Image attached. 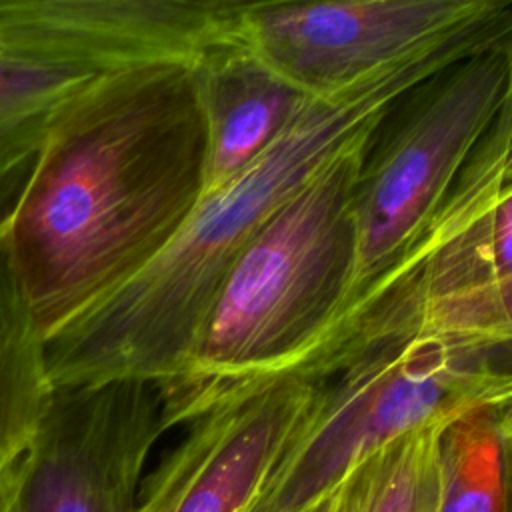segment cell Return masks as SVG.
Returning a JSON list of instances; mask_svg holds the SVG:
<instances>
[{"label": "cell", "mask_w": 512, "mask_h": 512, "mask_svg": "<svg viewBox=\"0 0 512 512\" xmlns=\"http://www.w3.org/2000/svg\"><path fill=\"white\" fill-rule=\"evenodd\" d=\"M192 62L110 72L46 126L4 238L50 338L134 276L202 196Z\"/></svg>", "instance_id": "1"}, {"label": "cell", "mask_w": 512, "mask_h": 512, "mask_svg": "<svg viewBox=\"0 0 512 512\" xmlns=\"http://www.w3.org/2000/svg\"><path fill=\"white\" fill-rule=\"evenodd\" d=\"M512 32V2L332 96L304 102L280 138L202 194L176 234L134 276L46 338L52 384L144 380L182 370L238 254L326 164L378 136L390 112L438 72Z\"/></svg>", "instance_id": "2"}, {"label": "cell", "mask_w": 512, "mask_h": 512, "mask_svg": "<svg viewBox=\"0 0 512 512\" xmlns=\"http://www.w3.org/2000/svg\"><path fill=\"white\" fill-rule=\"evenodd\" d=\"M374 144L326 164L238 254L182 370L158 388L166 430L286 374L334 320L354 268V196Z\"/></svg>", "instance_id": "3"}, {"label": "cell", "mask_w": 512, "mask_h": 512, "mask_svg": "<svg viewBox=\"0 0 512 512\" xmlns=\"http://www.w3.org/2000/svg\"><path fill=\"white\" fill-rule=\"evenodd\" d=\"M498 358L430 336L380 344L348 362L320 392L250 512H304L354 466L418 428L494 406Z\"/></svg>", "instance_id": "4"}, {"label": "cell", "mask_w": 512, "mask_h": 512, "mask_svg": "<svg viewBox=\"0 0 512 512\" xmlns=\"http://www.w3.org/2000/svg\"><path fill=\"white\" fill-rule=\"evenodd\" d=\"M420 90L364 162L354 196V268L334 318L412 246L498 120L512 96V32L438 72Z\"/></svg>", "instance_id": "5"}, {"label": "cell", "mask_w": 512, "mask_h": 512, "mask_svg": "<svg viewBox=\"0 0 512 512\" xmlns=\"http://www.w3.org/2000/svg\"><path fill=\"white\" fill-rule=\"evenodd\" d=\"M164 432L152 382L54 388L8 478L16 512H138L144 466Z\"/></svg>", "instance_id": "6"}, {"label": "cell", "mask_w": 512, "mask_h": 512, "mask_svg": "<svg viewBox=\"0 0 512 512\" xmlns=\"http://www.w3.org/2000/svg\"><path fill=\"white\" fill-rule=\"evenodd\" d=\"M512 0L240 2V38L304 96L366 76L500 12Z\"/></svg>", "instance_id": "7"}, {"label": "cell", "mask_w": 512, "mask_h": 512, "mask_svg": "<svg viewBox=\"0 0 512 512\" xmlns=\"http://www.w3.org/2000/svg\"><path fill=\"white\" fill-rule=\"evenodd\" d=\"M322 384L280 374L190 422L182 442L142 482L138 512H250Z\"/></svg>", "instance_id": "8"}, {"label": "cell", "mask_w": 512, "mask_h": 512, "mask_svg": "<svg viewBox=\"0 0 512 512\" xmlns=\"http://www.w3.org/2000/svg\"><path fill=\"white\" fill-rule=\"evenodd\" d=\"M230 0H0V42L92 74L194 62L234 38Z\"/></svg>", "instance_id": "9"}, {"label": "cell", "mask_w": 512, "mask_h": 512, "mask_svg": "<svg viewBox=\"0 0 512 512\" xmlns=\"http://www.w3.org/2000/svg\"><path fill=\"white\" fill-rule=\"evenodd\" d=\"M192 74L204 122L202 194H208L266 152L308 96L260 60L240 30L198 56Z\"/></svg>", "instance_id": "10"}, {"label": "cell", "mask_w": 512, "mask_h": 512, "mask_svg": "<svg viewBox=\"0 0 512 512\" xmlns=\"http://www.w3.org/2000/svg\"><path fill=\"white\" fill-rule=\"evenodd\" d=\"M54 384L46 336L16 274L8 242L0 236V490L28 448Z\"/></svg>", "instance_id": "11"}, {"label": "cell", "mask_w": 512, "mask_h": 512, "mask_svg": "<svg viewBox=\"0 0 512 512\" xmlns=\"http://www.w3.org/2000/svg\"><path fill=\"white\" fill-rule=\"evenodd\" d=\"M446 424L408 432L364 458L322 498V512H432Z\"/></svg>", "instance_id": "12"}, {"label": "cell", "mask_w": 512, "mask_h": 512, "mask_svg": "<svg viewBox=\"0 0 512 512\" xmlns=\"http://www.w3.org/2000/svg\"><path fill=\"white\" fill-rule=\"evenodd\" d=\"M432 512H512V490L492 406L474 408L444 426Z\"/></svg>", "instance_id": "13"}, {"label": "cell", "mask_w": 512, "mask_h": 512, "mask_svg": "<svg viewBox=\"0 0 512 512\" xmlns=\"http://www.w3.org/2000/svg\"><path fill=\"white\" fill-rule=\"evenodd\" d=\"M430 336L442 344L470 352L512 360V276L468 288L438 300H432L412 312L382 342Z\"/></svg>", "instance_id": "14"}, {"label": "cell", "mask_w": 512, "mask_h": 512, "mask_svg": "<svg viewBox=\"0 0 512 512\" xmlns=\"http://www.w3.org/2000/svg\"><path fill=\"white\" fill-rule=\"evenodd\" d=\"M102 76L0 42V142L44 126Z\"/></svg>", "instance_id": "15"}, {"label": "cell", "mask_w": 512, "mask_h": 512, "mask_svg": "<svg viewBox=\"0 0 512 512\" xmlns=\"http://www.w3.org/2000/svg\"><path fill=\"white\" fill-rule=\"evenodd\" d=\"M46 126L48 122L18 138L0 142V236L6 232L10 216L30 178Z\"/></svg>", "instance_id": "16"}, {"label": "cell", "mask_w": 512, "mask_h": 512, "mask_svg": "<svg viewBox=\"0 0 512 512\" xmlns=\"http://www.w3.org/2000/svg\"><path fill=\"white\" fill-rule=\"evenodd\" d=\"M492 410L496 416V426L500 432L510 490H512V362L504 364L502 390H500V396H498L496 404L492 406Z\"/></svg>", "instance_id": "17"}, {"label": "cell", "mask_w": 512, "mask_h": 512, "mask_svg": "<svg viewBox=\"0 0 512 512\" xmlns=\"http://www.w3.org/2000/svg\"><path fill=\"white\" fill-rule=\"evenodd\" d=\"M8 478H10V476H8ZM0 512H16V506H14V498H12L8 480H6V484H4L2 490H0Z\"/></svg>", "instance_id": "18"}, {"label": "cell", "mask_w": 512, "mask_h": 512, "mask_svg": "<svg viewBox=\"0 0 512 512\" xmlns=\"http://www.w3.org/2000/svg\"><path fill=\"white\" fill-rule=\"evenodd\" d=\"M502 182H512V138L508 142V152L504 156V164H502Z\"/></svg>", "instance_id": "19"}, {"label": "cell", "mask_w": 512, "mask_h": 512, "mask_svg": "<svg viewBox=\"0 0 512 512\" xmlns=\"http://www.w3.org/2000/svg\"><path fill=\"white\" fill-rule=\"evenodd\" d=\"M304 512H322V500L316 502L312 508H308V510H304Z\"/></svg>", "instance_id": "20"}]
</instances>
